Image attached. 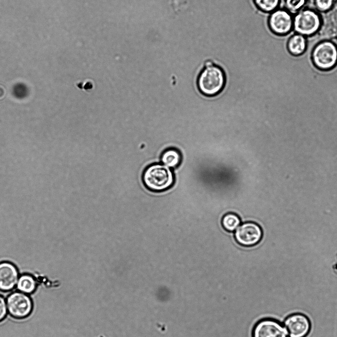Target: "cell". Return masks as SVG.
<instances>
[{
    "label": "cell",
    "mask_w": 337,
    "mask_h": 337,
    "mask_svg": "<svg viewBox=\"0 0 337 337\" xmlns=\"http://www.w3.org/2000/svg\"><path fill=\"white\" fill-rule=\"evenodd\" d=\"M141 178L145 187L155 192H164L170 189L174 181L172 170L162 164H153L145 168Z\"/></svg>",
    "instance_id": "cell-1"
},
{
    "label": "cell",
    "mask_w": 337,
    "mask_h": 337,
    "mask_svg": "<svg viewBox=\"0 0 337 337\" xmlns=\"http://www.w3.org/2000/svg\"><path fill=\"white\" fill-rule=\"evenodd\" d=\"M225 83V77L222 69L211 63H207L200 74L198 87L200 92L207 96H213L219 93Z\"/></svg>",
    "instance_id": "cell-2"
},
{
    "label": "cell",
    "mask_w": 337,
    "mask_h": 337,
    "mask_svg": "<svg viewBox=\"0 0 337 337\" xmlns=\"http://www.w3.org/2000/svg\"><path fill=\"white\" fill-rule=\"evenodd\" d=\"M321 26L320 14L312 9L302 8L293 16V30L306 37L317 33Z\"/></svg>",
    "instance_id": "cell-3"
},
{
    "label": "cell",
    "mask_w": 337,
    "mask_h": 337,
    "mask_svg": "<svg viewBox=\"0 0 337 337\" xmlns=\"http://www.w3.org/2000/svg\"><path fill=\"white\" fill-rule=\"evenodd\" d=\"M311 58L313 64L319 70H332L337 65V46L331 41H323L314 47Z\"/></svg>",
    "instance_id": "cell-4"
},
{
    "label": "cell",
    "mask_w": 337,
    "mask_h": 337,
    "mask_svg": "<svg viewBox=\"0 0 337 337\" xmlns=\"http://www.w3.org/2000/svg\"><path fill=\"white\" fill-rule=\"evenodd\" d=\"M8 314L13 318L22 319L32 312L33 301L30 295L16 291L11 292L6 297Z\"/></svg>",
    "instance_id": "cell-5"
},
{
    "label": "cell",
    "mask_w": 337,
    "mask_h": 337,
    "mask_svg": "<svg viewBox=\"0 0 337 337\" xmlns=\"http://www.w3.org/2000/svg\"><path fill=\"white\" fill-rule=\"evenodd\" d=\"M289 337H306L310 333L311 323L308 316L301 312L290 314L283 321Z\"/></svg>",
    "instance_id": "cell-6"
},
{
    "label": "cell",
    "mask_w": 337,
    "mask_h": 337,
    "mask_svg": "<svg viewBox=\"0 0 337 337\" xmlns=\"http://www.w3.org/2000/svg\"><path fill=\"white\" fill-rule=\"evenodd\" d=\"M252 337H289L282 323L277 319L263 318L257 321L252 331Z\"/></svg>",
    "instance_id": "cell-7"
},
{
    "label": "cell",
    "mask_w": 337,
    "mask_h": 337,
    "mask_svg": "<svg viewBox=\"0 0 337 337\" xmlns=\"http://www.w3.org/2000/svg\"><path fill=\"white\" fill-rule=\"evenodd\" d=\"M263 232L261 227L254 222H246L236 229L234 236L237 242L245 247H251L261 240Z\"/></svg>",
    "instance_id": "cell-8"
},
{
    "label": "cell",
    "mask_w": 337,
    "mask_h": 337,
    "mask_svg": "<svg viewBox=\"0 0 337 337\" xmlns=\"http://www.w3.org/2000/svg\"><path fill=\"white\" fill-rule=\"evenodd\" d=\"M270 30L277 35L288 34L293 29V16L285 9H277L268 18Z\"/></svg>",
    "instance_id": "cell-9"
},
{
    "label": "cell",
    "mask_w": 337,
    "mask_h": 337,
    "mask_svg": "<svg viewBox=\"0 0 337 337\" xmlns=\"http://www.w3.org/2000/svg\"><path fill=\"white\" fill-rule=\"evenodd\" d=\"M20 276L17 267L8 261L0 262V291L10 292L16 287Z\"/></svg>",
    "instance_id": "cell-10"
},
{
    "label": "cell",
    "mask_w": 337,
    "mask_h": 337,
    "mask_svg": "<svg viewBox=\"0 0 337 337\" xmlns=\"http://www.w3.org/2000/svg\"><path fill=\"white\" fill-rule=\"evenodd\" d=\"M287 46L290 54L294 56H299L306 49V38L302 35L295 33L289 39Z\"/></svg>",
    "instance_id": "cell-11"
},
{
    "label": "cell",
    "mask_w": 337,
    "mask_h": 337,
    "mask_svg": "<svg viewBox=\"0 0 337 337\" xmlns=\"http://www.w3.org/2000/svg\"><path fill=\"white\" fill-rule=\"evenodd\" d=\"M37 286V281L34 277L30 274H23L19 276L16 289L30 295L35 291Z\"/></svg>",
    "instance_id": "cell-12"
},
{
    "label": "cell",
    "mask_w": 337,
    "mask_h": 337,
    "mask_svg": "<svg viewBox=\"0 0 337 337\" xmlns=\"http://www.w3.org/2000/svg\"><path fill=\"white\" fill-rule=\"evenodd\" d=\"M182 156L180 152L176 149L169 148L164 151L161 156L163 165L169 168H175L181 163Z\"/></svg>",
    "instance_id": "cell-13"
},
{
    "label": "cell",
    "mask_w": 337,
    "mask_h": 337,
    "mask_svg": "<svg viewBox=\"0 0 337 337\" xmlns=\"http://www.w3.org/2000/svg\"><path fill=\"white\" fill-rule=\"evenodd\" d=\"M241 222L239 216L237 214L232 212L225 214L221 220V224L223 228L229 232L235 231Z\"/></svg>",
    "instance_id": "cell-14"
},
{
    "label": "cell",
    "mask_w": 337,
    "mask_h": 337,
    "mask_svg": "<svg viewBox=\"0 0 337 337\" xmlns=\"http://www.w3.org/2000/svg\"><path fill=\"white\" fill-rule=\"evenodd\" d=\"M256 6L261 11L272 12L278 9L280 0H253Z\"/></svg>",
    "instance_id": "cell-15"
},
{
    "label": "cell",
    "mask_w": 337,
    "mask_h": 337,
    "mask_svg": "<svg viewBox=\"0 0 337 337\" xmlns=\"http://www.w3.org/2000/svg\"><path fill=\"white\" fill-rule=\"evenodd\" d=\"M306 0H285V8L292 15H295L304 7Z\"/></svg>",
    "instance_id": "cell-16"
},
{
    "label": "cell",
    "mask_w": 337,
    "mask_h": 337,
    "mask_svg": "<svg viewBox=\"0 0 337 337\" xmlns=\"http://www.w3.org/2000/svg\"><path fill=\"white\" fill-rule=\"evenodd\" d=\"M335 0H314V4L317 9L321 12L329 11L334 4Z\"/></svg>",
    "instance_id": "cell-17"
},
{
    "label": "cell",
    "mask_w": 337,
    "mask_h": 337,
    "mask_svg": "<svg viewBox=\"0 0 337 337\" xmlns=\"http://www.w3.org/2000/svg\"><path fill=\"white\" fill-rule=\"evenodd\" d=\"M8 310L4 295L0 294V321L3 320L7 316Z\"/></svg>",
    "instance_id": "cell-18"
},
{
    "label": "cell",
    "mask_w": 337,
    "mask_h": 337,
    "mask_svg": "<svg viewBox=\"0 0 337 337\" xmlns=\"http://www.w3.org/2000/svg\"><path fill=\"white\" fill-rule=\"evenodd\" d=\"M14 87L20 90V91L14 93L15 96L18 98H23L27 95V88L24 84H18L15 85Z\"/></svg>",
    "instance_id": "cell-19"
}]
</instances>
